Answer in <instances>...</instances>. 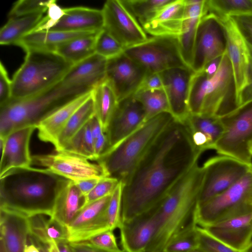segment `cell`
<instances>
[{
	"label": "cell",
	"instance_id": "11",
	"mask_svg": "<svg viewBox=\"0 0 252 252\" xmlns=\"http://www.w3.org/2000/svg\"><path fill=\"white\" fill-rule=\"evenodd\" d=\"M202 166L204 177L197 205L206 202L229 189L241 179L252 165L220 155L209 158Z\"/></svg>",
	"mask_w": 252,
	"mask_h": 252
},
{
	"label": "cell",
	"instance_id": "18",
	"mask_svg": "<svg viewBox=\"0 0 252 252\" xmlns=\"http://www.w3.org/2000/svg\"><path fill=\"white\" fill-rule=\"evenodd\" d=\"M111 195L86 206L79 212L67 227L69 243L84 242L98 234L110 230L104 217V212Z\"/></svg>",
	"mask_w": 252,
	"mask_h": 252
},
{
	"label": "cell",
	"instance_id": "56",
	"mask_svg": "<svg viewBox=\"0 0 252 252\" xmlns=\"http://www.w3.org/2000/svg\"><path fill=\"white\" fill-rule=\"evenodd\" d=\"M222 57V56L212 60L209 62L201 70L206 74L209 78L214 76L217 72L220 64Z\"/></svg>",
	"mask_w": 252,
	"mask_h": 252
},
{
	"label": "cell",
	"instance_id": "2",
	"mask_svg": "<svg viewBox=\"0 0 252 252\" xmlns=\"http://www.w3.org/2000/svg\"><path fill=\"white\" fill-rule=\"evenodd\" d=\"M67 180L47 168L12 169L0 176V210L27 218L51 216L56 196Z\"/></svg>",
	"mask_w": 252,
	"mask_h": 252
},
{
	"label": "cell",
	"instance_id": "14",
	"mask_svg": "<svg viewBox=\"0 0 252 252\" xmlns=\"http://www.w3.org/2000/svg\"><path fill=\"white\" fill-rule=\"evenodd\" d=\"M101 10L103 29L124 49L144 42L148 38L142 27L122 0H107Z\"/></svg>",
	"mask_w": 252,
	"mask_h": 252
},
{
	"label": "cell",
	"instance_id": "59",
	"mask_svg": "<svg viewBox=\"0 0 252 252\" xmlns=\"http://www.w3.org/2000/svg\"><path fill=\"white\" fill-rule=\"evenodd\" d=\"M244 252H252V240Z\"/></svg>",
	"mask_w": 252,
	"mask_h": 252
},
{
	"label": "cell",
	"instance_id": "13",
	"mask_svg": "<svg viewBox=\"0 0 252 252\" xmlns=\"http://www.w3.org/2000/svg\"><path fill=\"white\" fill-rule=\"evenodd\" d=\"M32 164L45 167L73 182L107 177L102 166L87 158L63 151L32 156Z\"/></svg>",
	"mask_w": 252,
	"mask_h": 252
},
{
	"label": "cell",
	"instance_id": "42",
	"mask_svg": "<svg viewBox=\"0 0 252 252\" xmlns=\"http://www.w3.org/2000/svg\"><path fill=\"white\" fill-rule=\"evenodd\" d=\"M94 51L95 54L109 60L123 53L124 48L103 29L96 34Z\"/></svg>",
	"mask_w": 252,
	"mask_h": 252
},
{
	"label": "cell",
	"instance_id": "3",
	"mask_svg": "<svg viewBox=\"0 0 252 252\" xmlns=\"http://www.w3.org/2000/svg\"><path fill=\"white\" fill-rule=\"evenodd\" d=\"M197 162L164 198L150 211L156 218L157 233L147 251L164 250L171 239L193 220L204 177Z\"/></svg>",
	"mask_w": 252,
	"mask_h": 252
},
{
	"label": "cell",
	"instance_id": "47",
	"mask_svg": "<svg viewBox=\"0 0 252 252\" xmlns=\"http://www.w3.org/2000/svg\"><path fill=\"white\" fill-rule=\"evenodd\" d=\"M97 248L112 252H119V248L113 230H107L84 241Z\"/></svg>",
	"mask_w": 252,
	"mask_h": 252
},
{
	"label": "cell",
	"instance_id": "4",
	"mask_svg": "<svg viewBox=\"0 0 252 252\" xmlns=\"http://www.w3.org/2000/svg\"><path fill=\"white\" fill-rule=\"evenodd\" d=\"M239 107L233 70L225 52L216 73L209 78L194 72L190 84L189 108L191 114L222 117Z\"/></svg>",
	"mask_w": 252,
	"mask_h": 252
},
{
	"label": "cell",
	"instance_id": "50",
	"mask_svg": "<svg viewBox=\"0 0 252 252\" xmlns=\"http://www.w3.org/2000/svg\"><path fill=\"white\" fill-rule=\"evenodd\" d=\"M250 56L247 71V82L238 97L239 107L252 101V51L250 49Z\"/></svg>",
	"mask_w": 252,
	"mask_h": 252
},
{
	"label": "cell",
	"instance_id": "20",
	"mask_svg": "<svg viewBox=\"0 0 252 252\" xmlns=\"http://www.w3.org/2000/svg\"><path fill=\"white\" fill-rule=\"evenodd\" d=\"M36 129V126H27L12 132L6 137H0V176L12 169L32 165L29 146L32 135Z\"/></svg>",
	"mask_w": 252,
	"mask_h": 252
},
{
	"label": "cell",
	"instance_id": "35",
	"mask_svg": "<svg viewBox=\"0 0 252 252\" xmlns=\"http://www.w3.org/2000/svg\"><path fill=\"white\" fill-rule=\"evenodd\" d=\"M97 33L86 34L66 41L58 46L54 52L68 63L76 64L95 54Z\"/></svg>",
	"mask_w": 252,
	"mask_h": 252
},
{
	"label": "cell",
	"instance_id": "49",
	"mask_svg": "<svg viewBox=\"0 0 252 252\" xmlns=\"http://www.w3.org/2000/svg\"><path fill=\"white\" fill-rule=\"evenodd\" d=\"M12 100V80L1 62L0 63V107Z\"/></svg>",
	"mask_w": 252,
	"mask_h": 252
},
{
	"label": "cell",
	"instance_id": "25",
	"mask_svg": "<svg viewBox=\"0 0 252 252\" xmlns=\"http://www.w3.org/2000/svg\"><path fill=\"white\" fill-rule=\"evenodd\" d=\"M107 60L94 54L72 66L61 81L68 87L93 89L104 81Z\"/></svg>",
	"mask_w": 252,
	"mask_h": 252
},
{
	"label": "cell",
	"instance_id": "40",
	"mask_svg": "<svg viewBox=\"0 0 252 252\" xmlns=\"http://www.w3.org/2000/svg\"><path fill=\"white\" fill-rule=\"evenodd\" d=\"M89 122L71 138L61 151L76 155L90 160H95L94 139Z\"/></svg>",
	"mask_w": 252,
	"mask_h": 252
},
{
	"label": "cell",
	"instance_id": "1",
	"mask_svg": "<svg viewBox=\"0 0 252 252\" xmlns=\"http://www.w3.org/2000/svg\"><path fill=\"white\" fill-rule=\"evenodd\" d=\"M201 154L193 145L185 125L174 120L123 184L122 221L158 204L198 162Z\"/></svg>",
	"mask_w": 252,
	"mask_h": 252
},
{
	"label": "cell",
	"instance_id": "30",
	"mask_svg": "<svg viewBox=\"0 0 252 252\" xmlns=\"http://www.w3.org/2000/svg\"><path fill=\"white\" fill-rule=\"evenodd\" d=\"M84 202L85 196L73 182L67 180L56 196L51 217L67 228Z\"/></svg>",
	"mask_w": 252,
	"mask_h": 252
},
{
	"label": "cell",
	"instance_id": "9",
	"mask_svg": "<svg viewBox=\"0 0 252 252\" xmlns=\"http://www.w3.org/2000/svg\"><path fill=\"white\" fill-rule=\"evenodd\" d=\"M220 118L224 129L214 150L252 165V101Z\"/></svg>",
	"mask_w": 252,
	"mask_h": 252
},
{
	"label": "cell",
	"instance_id": "51",
	"mask_svg": "<svg viewBox=\"0 0 252 252\" xmlns=\"http://www.w3.org/2000/svg\"><path fill=\"white\" fill-rule=\"evenodd\" d=\"M39 249L41 252H74L70 243L63 241L44 245L32 241Z\"/></svg>",
	"mask_w": 252,
	"mask_h": 252
},
{
	"label": "cell",
	"instance_id": "19",
	"mask_svg": "<svg viewBox=\"0 0 252 252\" xmlns=\"http://www.w3.org/2000/svg\"><path fill=\"white\" fill-rule=\"evenodd\" d=\"M203 228L220 242L244 252L252 240V211L232 216Z\"/></svg>",
	"mask_w": 252,
	"mask_h": 252
},
{
	"label": "cell",
	"instance_id": "5",
	"mask_svg": "<svg viewBox=\"0 0 252 252\" xmlns=\"http://www.w3.org/2000/svg\"><path fill=\"white\" fill-rule=\"evenodd\" d=\"M174 120L169 112L156 116L146 122L96 162L102 166L107 177L115 178L124 184L155 142Z\"/></svg>",
	"mask_w": 252,
	"mask_h": 252
},
{
	"label": "cell",
	"instance_id": "39",
	"mask_svg": "<svg viewBox=\"0 0 252 252\" xmlns=\"http://www.w3.org/2000/svg\"><path fill=\"white\" fill-rule=\"evenodd\" d=\"M197 225L192 220L175 234L164 248L165 252H191L199 248Z\"/></svg>",
	"mask_w": 252,
	"mask_h": 252
},
{
	"label": "cell",
	"instance_id": "62",
	"mask_svg": "<svg viewBox=\"0 0 252 252\" xmlns=\"http://www.w3.org/2000/svg\"><path fill=\"white\" fill-rule=\"evenodd\" d=\"M0 252H5L3 249L0 247Z\"/></svg>",
	"mask_w": 252,
	"mask_h": 252
},
{
	"label": "cell",
	"instance_id": "33",
	"mask_svg": "<svg viewBox=\"0 0 252 252\" xmlns=\"http://www.w3.org/2000/svg\"><path fill=\"white\" fill-rule=\"evenodd\" d=\"M44 14L9 18L0 30V44L15 45L32 32L43 18Z\"/></svg>",
	"mask_w": 252,
	"mask_h": 252
},
{
	"label": "cell",
	"instance_id": "17",
	"mask_svg": "<svg viewBox=\"0 0 252 252\" xmlns=\"http://www.w3.org/2000/svg\"><path fill=\"white\" fill-rule=\"evenodd\" d=\"M194 72L190 67H176L158 73L167 95L170 113L181 123L190 114L189 95L190 81Z\"/></svg>",
	"mask_w": 252,
	"mask_h": 252
},
{
	"label": "cell",
	"instance_id": "63",
	"mask_svg": "<svg viewBox=\"0 0 252 252\" xmlns=\"http://www.w3.org/2000/svg\"><path fill=\"white\" fill-rule=\"evenodd\" d=\"M251 154H252V148L251 149Z\"/></svg>",
	"mask_w": 252,
	"mask_h": 252
},
{
	"label": "cell",
	"instance_id": "54",
	"mask_svg": "<svg viewBox=\"0 0 252 252\" xmlns=\"http://www.w3.org/2000/svg\"><path fill=\"white\" fill-rule=\"evenodd\" d=\"M100 179H89L74 183L81 193L85 196L92 191Z\"/></svg>",
	"mask_w": 252,
	"mask_h": 252
},
{
	"label": "cell",
	"instance_id": "52",
	"mask_svg": "<svg viewBox=\"0 0 252 252\" xmlns=\"http://www.w3.org/2000/svg\"><path fill=\"white\" fill-rule=\"evenodd\" d=\"M162 88H163V85L159 73H148L137 91L153 90Z\"/></svg>",
	"mask_w": 252,
	"mask_h": 252
},
{
	"label": "cell",
	"instance_id": "10",
	"mask_svg": "<svg viewBox=\"0 0 252 252\" xmlns=\"http://www.w3.org/2000/svg\"><path fill=\"white\" fill-rule=\"evenodd\" d=\"M124 53L149 73H158L176 67H189L182 56L178 37L153 36L125 48Z\"/></svg>",
	"mask_w": 252,
	"mask_h": 252
},
{
	"label": "cell",
	"instance_id": "29",
	"mask_svg": "<svg viewBox=\"0 0 252 252\" xmlns=\"http://www.w3.org/2000/svg\"><path fill=\"white\" fill-rule=\"evenodd\" d=\"M185 2L182 30L178 38L183 58L187 65L191 68L198 26L202 17L207 14V10L206 0H185Z\"/></svg>",
	"mask_w": 252,
	"mask_h": 252
},
{
	"label": "cell",
	"instance_id": "16",
	"mask_svg": "<svg viewBox=\"0 0 252 252\" xmlns=\"http://www.w3.org/2000/svg\"><path fill=\"white\" fill-rule=\"evenodd\" d=\"M145 123L143 106L133 95L118 102L105 132L109 145L107 152L135 131Z\"/></svg>",
	"mask_w": 252,
	"mask_h": 252
},
{
	"label": "cell",
	"instance_id": "26",
	"mask_svg": "<svg viewBox=\"0 0 252 252\" xmlns=\"http://www.w3.org/2000/svg\"><path fill=\"white\" fill-rule=\"evenodd\" d=\"M0 247L5 252H24L29 236L27 217L0 210Z\"/></svg>",
	"mask_w": 252,
	"mask_h": 252
},
{
	"label": "cell",
	"instance_id": "41",
	"mask_svg": "<svg viewBox=\"0 0 252 252\" xmlns=\"http://www.w3.org/2000/svg\"><path fill=\"white\" fill-rule=\"evenodd\" d=\"M172 0H122L141 26Z\"/></svg>",
	"mask_w": 252,
	"mask_h": 252
},
{
	"label": "cell",
	"instance_id": "34",
	"mask_svg": "<svg viewBox=\"0 0 252 252\" xmlns=\"http://www.w3.org/2000/svg\"><path fill=\"white\" fill-rule=\"evenodd\" d=\"M95 116L104 132L117 106L118 101L110 85L105 79L92 91Z\"/></svg>",
	"mask_w": 252,
	"mask_h": 252
},
{
	"label": "cell",
	"instance_id": "15",
	"mask_svg": "<svg viewBox=\"0 0 252 252\" xmlns=\"http://www.w3.org/2000/svg\"><path fill=\"white\" fill-rule=\"evenodd\" d=\"M148 73L144 67L123 53L107 60L105 79L119 102L134 95Z\"/></svg>",
	"mask_w": 252,
	"mask_h": 252
},
{
	"label": "cell",
	"instance_id": "37",
	"mask_svg": "<svg viewBox=\"0 0 252 252\" xmlns=\"http://www.w3.org/2000/svg\"><path fill=\"white\" fill-rule=\"evenodd\" d=\"M133 95L143 106L145 122L161 113H170L168 100L163 88L138 91Z\"/></svg>",
	"mask_w": 252,
	"mask_h": 252
},
{
	"label": "cell",
	"instance_id": "27",
	"mask_svg": "<svg viewBox=\"0 0 252 252\" xmlns=\"http://www.w3.org/2000/svg\"><path fill=\"white\" fill-rule=\"evenodd\" d=\"M64 9V15L51 31L96 33L103 29L101 9L84 6Z\"/></svg>",
	"mask_w": 252,
	"mask_h": 252
},
{
	"label": "cell",
	"instance_id": "28",
	"mask_svg": "<svg viewBox=\"0 0 252 252\" xmlns=\"http://www.w3.org/2000/svg\"><path fill=\"white\" fill-rule=\"evenodd\" d=\"M92 90L75 97L43 119L37 126L40 140L53 145L72 115L91 96Z\"/></svg>",
	"mask_w": 252,
	"mask_h": 252
},
{
	"label": "cell",
	"instance_id": "22",
	"mask_svg": "<svg viewBox=\"0 0 252 252\" xmlns=\"http://www.w3.org/2000/svg\"><path fill=\"white\" fill-rule=\"evenodd\" d=\"M220 20L225 33L226 53L233 70L238 99L246 84L250 51L232 19L228 17Z\"/></svg>",
	"mask_w": 252,
	"mask_h": 252
},
{
	"label": "cell",
	"instance_id": "31",
	"mask_svg": "<svg viewBox=\"0 0 252 252\" xmlns=\"http://www.w3.org/2000/svg\"><path fill=\"white\" fill-rule=\"evenodd\" d=\"M28 219L29 237L33 241L48 246L68 241L67 228L50 216L38 214Z\"/></svg>",
	"mask_w": 252,
	"mask_h": 252
},
{
	"label": "cell",
	"instance_id": "32",
	"mask_svg": "<svg viewBox=\"0 0 252 252\" xmlns=\"http://www.w3.org/2000/svg\"><path fill=\"white\" fill-rule=\"evenodd\" d=\"M93 33L58 31L32 32L23 37L16 45L21 47L25 52L32 50L54 52L58 46L66 41Z\"/></svg>",
	"mask_w": 252,
	"mask_h": 252
},
{
	"label": "cell",
	"instance_id": "21",
	"mask_svg": "<svg viewBox=\"0 0 252 252\" xmlns=\"http://www.w3.org/2000/svg\"><path fill=\"white\" fill-rule=\"evenodd\" d=\"M158 229L156 218L150 211L122 221L121 243L125 252H145Z\"/></svg>",
	"mask_w": 252,
	"mask_h": 252
},
{
	"label": "cell",
	"instance_id": "43",
	"mask_svg": "<svg viewBox=\"0 0 252 252\" xmlns=\"http://www.w3.org/2000/svg\"><path fill=\"white\" fill-rule=\"evenodd\" d=\"M48 0H20L15 2L8 13V18L36 14H44Z\"/></svg>",
	"mask_w": 252,
	"mask_h": 252
},
{
	"label": "cell",
	"instance_id": "55",
	"mask_svg": "<svg viewBox=\"0 0 252 252\" xmlns=\"http://www.w3.org/2000/svg\"><path fill=\"white\" fill-rule=\"evenodd\" d=\"M74 252H112L103 250L88 244L85 242L70 243ZM119 252H125L122 250Z\"/></svg>",
	"mask_w": 252,
	"mask_h": 252
},
{
	"label": "cell",
	"instance_id": "48",
	"mask_svg": "<svg viewBox=\"0 0 252 252\" xmlns=\"http://www.w3.org/2000/svg\"><path fill=\"white\" fill-rule=\"evenodd\" d=\"M244 38L249 49L252 51V13L229 16Z\"/></svg>",
	"mask_w": 252,
	"mask_h": 252
},
{
	"label": "cell",
	"instance_id": "60",
	"mask_svg": "<svg viewBox=\"0 0 252 252\" xmlns=\"http://www.w3.org/2000/svg\"><path fill=\"white\" fill-rule=\"evenodd\" d=\"M191 252H208L204 250H202V249L198 248V249H195V250L192 251Z\"/></svg>",
	"mask_w": 252,
	"mask_h": 252
},
{
	"label": "cell",
	"instance_id": "12",
	"mask_svg": "<svg viewBox=\"0 0 252 252\" xmlns=\"http://www.w3.org/2000/svg\"><path fill=\"white\" fill-rule=\"evenodd\" d=\"M226 50V39L223 25L212 13L202 17L198 26L193 47L191 68L201 71L212 60L222 56Z\"/></svg>",
	"mask_w": 252,
	"mask_h": 252
},
{
	"label": "cell",
	"instance_id": "7",
	"mask_svg": "<svg viewBox=\"0 0 252 252\" xmlns=\"http://www.w3.org/2000/svg\"><path fill=\"white\" fill-rule=\"evenodd\" d=\"M23 64L12 80V100H21L42 93L60 83L73 64L54 52H26Z\"/></svg>",
	"mask_w": 252,
	"mask_h": 252
},
{
	"label": "cell",
	"instance_id": "23",
	"mask_svg": "<svg viewBox=\"0 0 252 252\" xmlns=\"http://www.w3.org/2000/svg\"><path fill=\"white\" fill-rule=\"evenodd\" d=\"M193 145L200 153L214 149L224 131L220 118L189 114L183 123Z\"/></svg>",
	"mask_w": 252,
	"mask_h": 252
},
{
	"label": "cell",
	"instance_id": "57",
	"mask_svg": "<svg viewBox=\"0 0 252 252\" xmlns=\"http://www.w3.org/2000/svg\"><path fill=\"white\" fill-rule=\"evenodd\" d=\"M89 123L91 132L94 140L104 133L99 122L95 115L90 120Z\"/></svg>",
	"mask_w": 252,
	"mask_h": 252
},
{
	"label": "cell",
	"instance_id": "6",
	"mask_svg": "<svg viewBox=\"0 0 252 252\" xmlns=\"http://www.w3.org/2000/svg\"><path fill=\"white\" fill-rule=\"evenodd\" d=\"M92 89L63 85L61 82L33 96L11 100L0 107V137L27 126H36L53 111Z\"/></svg>",
	"mask_w": 252,
	"mask_h": 252
},
{
	"label": "cell",
	"instance_id": "61",
	"mask_svg": "<svg viewBox=\"0 0 252 252\" xmlns=\"http://www.w3.org/2000/svg\"><path fill=\"white\" fill-rule=\"evenodd\" d=\"M145 252H165L164 250H150L148 251Z\"/></svg>",
	"mask_w": 252,
	"mask_h": 252
},
{
	"label": "cell",
	"instance_id": "24",
	"mask_svg": "<svg viewBox=\"0 0 252 252\" xmlns=\"http://www.w3.org/2000/svg\"><path fill=\"white\" fill-rule=\"evenodd\" d=\"M185 9V0H172L141 26L155 36L178 37L181 32Z\"/></svg>",
	"mask_w": 252,
	"mask_h": 252
},
{
	"label": "cell",
	"instance_id": "58",
	"mask_svg": "<svg viewBox=\"0 0 252 252\" xmlns=\"http://www.w3.org/2000/svg\"><path fill=\"white\" fill-rule=\"evenodd\" d=\"M24 252H41L38 248L28 237Z\"/></svg>",
	"mask_w": 252,
	"mask_h": 252
},
{
	"label": "cell",
	"instance_id": "8",
	"mask_svg": "<svg viewBox=\"0 0 252 252\" xmlns=\"http://www.w3.org/2000/svg\"><path fill=\"white\" fill-rule=\"evenodd\" d=\"M250 211H252V166L229 189L202 204H197L193 220L197 225L205 227Z\"/></svg>",
	"mask_w": 252,
	"mask_h": 252
},
{
	"label": "cell",
	"instance_id": "36",
	"mask_svg": "<svg viewBox=\"0 0 252 252\" xmlns=\"http://www.w3.org/2000/svg\"><path fill=\"white\" fill-rule=\"evenodd\" d=\"M95 115L91 96L72 115L53 144L56 152L63 150L67 143Z\"/></svg>",
	"mask_w": 252,
	"mask_h": 252
},
{
	"label": "cell",
	"instance_id": "45",
	"mask_svg": "<svg viewBox=\"0 0 252 252\" xmlns=\"http://www.w3.org/2000/svg\"><path fill=\"white\" fill-rule=\"evenodd\" d=\"M120 182L115 178L108 177L99 180L92 191L85 196V202L83 208L94 202L111 195Z\"/></svg>",
	"mask_w": 252,
	"mask_h": 252
},
{
	"label": "cell",
	"instance_id": "44",
	"mask_svg": "<svg viewBox=\"0 0 252 252\" xmlns=\"http://www.w3.org/2000/svg\"><path fill=\"white\" fill-rule=\"evenodd\" d=\"M47 7L46 15L43 17L32 32L51 31L64 15V9L61 7L55 0H48Z\"/></svg>",
	"mask_w": 252,
	"mask_h": 252
},
{
	"label": "cell",
	"instance_id": "38",
	"mask_svg": "<svg viewBox=\"0 0 252 252\" xmlns=\"http://www.w3.org/2000/svg\"><path fill=\"white\" fill-rule=\"evenodd\" d=\"M207 13L220 19L232 15L252 13V0H206Z\"/></svg>",
	"mask_w": 252,
	"mask_h": 252
},
{
	"label": "cell",
	"instance_id": "46",
	"mask_svg": "<svg viewBox=\"0 0 252 252\" xmlns=\"http://www.w3.org/2000/svg\"><path fill=\"white\" fill-rule=\"evenodd\" d=\"M199 248L208 252H244L224 244L210 234L204 228L197 226Z\"/></svg>",
	"mask_w": 252,
	"mask_h": 252
},
{
	"label": "cell",
	"instance_id": "53",
	"mask_svg": "<svg viewBox=\"0 0 252 252\" xmlns=\"http://www.w3.org/2000/svg\"><path fill=\"white\" fill-rule=\"evenodd\" d=\"M109 148L107 135L104 132L94 140V151L95 161L100 157L105 154Z\"/></svg>",
	"mask_w": 252,
	"mask_h": 252
}]
</instances>
